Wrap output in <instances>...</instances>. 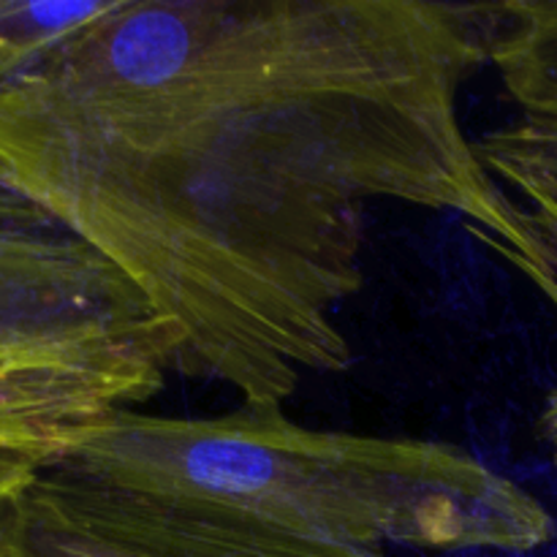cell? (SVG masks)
Returning <instances> with one entry per match:
<instances>
[{
	"mask_svg": "<svg viewBox=\"0 0 557 557\" xmlns=\"http://www.w3.org/2000/svg\"><path fill=\"white\" fill-rule=\"evenodd\" d=\"M495 3L107 0L0 63V180L107 256L183 337L177 373L283 406L351 362L368 210L451 212L557 308L479 161L462 87Z\"/></svg>",
	"mask_w": 557,
	"mask_h": 557,
	"instance_id": "1",
	"label": "cell"
},
{
	"mask_svg": "<svg viewBox=\"0 0 557 557\" xmlns=\"http://www.w3.org/2000/svg\"><path fill=\"white\" fill-rule=\"evenodd\" d=\"M47 466L351 557L531 553L555 539L547 506L471 449L310 430L283 406L239 403L205 419L125 411Z\"/></svg>",
	"mask_w": 557,
	"mask_h": 557,
	"instance_id": "2",
	"label": "cell"
},
{
	"mask_svg": "<svg viewBox=\"0 0 557 557\" xmlns=\"http://www.w3.org/2000/svg\"><path fill=\"white\" fill-rule=\"evenodd\" d=\"M180 351L172 321L107 256L0 180V357L96 375L147 406Z\"/></svg>",
	"mask_w": 557,
	"mask_h": 557,
	"instance_id": "3",
	"label": "cell"
},
{
	"mask_svg": "<svg viewBox=\"0 0 557 557\" xmlns=\"http://www.w3.org/2000/svg\"><path fill=\"white\" fill-rule=\"evenodd\" d=\"M0 557H351L44 466L0 506Z\"/></svg>",
	"mask_w": 557,
	"mask_h": 557,
	"instance_id": "4",
	"label": "cell"
},
{
	"mask_svg": "<svg viewBox=\"0 0 557 557\" xmlns=\"http://www.w3.org/2000/svg\"><path fill=\"white\" fill-rule=\"evenodd\" d=\"M141 403L123 386L76 370L0 357V446L49 462L107 419Z\"/></svg>",
	"mask_w": 557,
	"mask_h": 557,
	"instance_id": "5",
	"label": "cell"
},
{
	"mask_svg": "<svg viewBox=\"0 0 557 557\" xmlns=\"http://www.w3.org/2000/svg\"><path fill=\"white\" fill-rule=\"evenodd\" d=\"M490 63L522 114H557V0L495 3Z\"/></svg>",
	"mask_w": 557,
	"mask_h": 557,
	"instance_id": "6",
	"label": "cell"
},
{
	"mask_svg": "<svg viewBox=\"0 0 557 557\" xmlns=\"http://www.w3.org/2000/svg\"><path fill=\"white\" fill-rule=\"evenodd\" d=\"M476 145L490 177L520 196L533 234L557 232V114H522L511 123L484 131Z\"/></svg>",
	"mask_w": 557,
	"mask_h": 557,
	"instance_id": "7",
	"label": "cell"
},
{
	"mask_svg": "<svg viewBox=\"0 0 557 557\" xmlns=\"http://www.w3.org/2000/svg\"><path fill=\"white\" fill-rule=\"evenodd\" d=\"M44 466L47 462L38 457L0 446V506L14 498L22 487H27Z\"/></svg>",
	"mask_w": 557,
	"mask_h": 557,
	"instance_id": "8",
	"label": "cell"
},
{
	"mask_svg": "<svg viewBox=\"0 0 557 557\" xmlns=\"http://www.w3.org/2000/svg\"><path fill=\"white\" fill-rule=\"evenodd\" d=\"M539 243H542V248L547 250L549 261H553V270L557 272V232H553V234H539Z\"/></svg>",
	"mask_w": 557,
	"mask_h": 557,
	"instance_id": "9",
	"label": "cell"
}]
</instances>
